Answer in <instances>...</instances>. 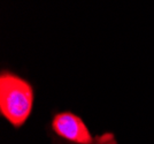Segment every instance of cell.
<instances>
[{"instance_id": "cell-1", "label": "cell", "mask_w": 154, "mask_h": 144, "mask_svg": "<svg viewBox=\"0 0 154 144\" xmlns=\"http://www.w3.org/2000/svg\"><path fill=\"white\" fill-rule=\"evenodd\" d=\"M33 88L26 80L11 72L0 76V112L14 127L19 128L32 111Z\"/></svg>"}, {"instance_id": "cell-2", "label": "cell", "mask_w": 154, "mask_h": 144, "mask_svg": "<svg viewBox=\"0 0 154 144\" xmlns=\"http://www.w3.org/2000/svg\"><path fill=\"white\" fill-rule=\"evenodd\" d=\"M52 129L58 136L74 144H116L112 134L93 137L83 120L70 112L57 114L52 121Z\"/></svg>"}]
</instances>
